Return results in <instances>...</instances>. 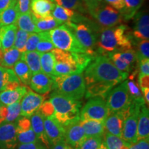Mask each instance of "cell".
I'll use <instances>...</instances> for the list:
<instances>
[{"instance_id":"db71d44e","label":"cell","mask_w":149,"mask_h":149,"mask_svg":"<svg viewBox=\"0 0 149 149\" xmlns=\"http://www.w3.org/2000/svg\"><path fill=\"white\" fill-rule=\"evenodd\" d=\"M46 147L40 142L29 143V144H20L17 149H45Z\"/></svg>"},{"instance_id":"c3c4849f","label":"cell","mask_w":149,"mask_h":149,"mask_svg":"<svg viewBox=\"0 0 149 149\" xmlns=\"http://www.w3.org/2000/svg\"><path fill=\"white\" fill-rule=\"evenodd\" d=\"M31 0H16V6L19 14L31 13Z\"/></svg>"},{"instance_id":"8992f818","label":"cell","mask_w":149,"mask_h":149,"mask_svg":"<svg viewBox=\"0 0 149 149\" xmlns=\"http://www.w3.org/2000/svg\"><path fill=\"white\" fill-rule=\"evenodd\" d=\"M86 19L84 22L79 23L68 22L65 24L72 31L78 42L85 48L86 53L96 57L98 55L97 53L98 38L93 27L86 23Z\"/></svg>"},{"instance_id":"4316f807","label":"cell","mask_w":149,"mask_h":149,"mask_svg":"<svg viewBox=\"0 0 149 149\" xmlns=\"http://www.w3.org/2000/svg\"><path fill=\"white\" fill-rule=\"evenodd\" d=\"M85 97L86 98L100 97L103 99L105 98L108 93L113 88V86L102 83H93L86 85Z\"/></svg>"},{"instance_id":"8d00e7d4","label":"cell","mask_w":149,"mask_h":149,"mask_svg":"<svg viewBox=\"0 0 149 149\" xmlns=\"http://www.w3.org/2000/svg\"><path fill=\"white\" fill-rule=\"evenodd\" d=\"M127 86L133 102L139 105L145 104L142 93L141 92L139 85L135 81V77H129V80H127Z\"/></svg>"},{"instance_id":"816d5d0a","label":"cell","mask_w":149,"mask_h":149,"mask_svg":"<svg viewBox=\"0 0 149 149\" xmlns=\"http://www.w3.org/2000/svg\"><path fill=\"white\" fill-rule=\"evenodd\" d=\"M137 62L139 65V74L149 75V59H142Z\"/></svg>"},{"instance_id":"6f0895ef","label":"cell","mask_w":149,"mask_h":149,"mask_svg":"<svg viewBox=\"0 0 149 149\" xmlns=\"http://www.w3.org/2000/svg\"><path fill=\"white\" fill-rule=\"evenodd\" d=\"M53 149H74L65 140L61 141L53 146Z\"/></svg>"},{"instance_id":"60d3db41","label":"cell","mask_w":149,"mask_h":149,"mask_svg":"<svg viewBox=\"0 0 149 149\" xmlns=\"http://www.w3.org/2000/svg\"><path fill=\"white\" fill-rule=\"evenodd\" d=\"M7 107V115L4 122H15L21 115L20 102H16Z\"/></svg>"},{"instance_id":"4fadbf2b","label":"cell","mask_w":149,"mask_h":149,"mask_svg":"<svg viewBox=\"0 0 149 149\" xmlns=\"http://www.w3.org/2000/svg\"><path fill=\"white\" fill-rule=\"evenodd\" d=\"M17 144L15 122L0 124V148L15 149Z\"/></svg>"},{"instance_id":"91938a15","label":"cell","mask_w":149,"mask_h":149,"mask_svg":"<svg viewBox=\"0 0 149 149\" xmlns=\"http://www.w3.org/2000/svg\"><path fill=\"white\" fill-rule=\"evenodd\" d=\"M3 55V51L2 48H1V44H0V63H1V59H2Z\"/></svg>"},{"instance_id":"603a6c76","label":"cell","mask_w":149,"mask_h":149,"mask_svg":"<svg viewBox=\"0 0 149 149\" xmlns=\"http://www.w3.org/2000/svg\"><path fill=\"white\" fill-rule=\"evenodd\" d=\"M21 85V82L11 68L0 66V92L15 88Z\"/></svg>"},{"instance_id":"9c48e42d","label":"cell","mask_w":149,"mask_h":149,"mask_svg":"<svg viewBox=\"0 0 149 149\" xmlns=\"http://www.w3.org/2000/svg\"><path fill=\"white\" fill-rule=\"evenodd\" d=\"M141 106L133 102L130 109L123 114L124 120L122 139L128 144H134L137 141V122Z\"/></svg>"},{"instance_id":"277c9868","label":"cell","mask_w":149,"mask_h":149,"mask_svg":"<svg viewBox=\"0 0 149 149\" xmlns=\"http://www.w3.org/2000/svg\"><path fill=\"white\" fill-rule=\"evenodd\" d=\"M53 78V90L55 92L79 101L84 97L86 86L82 73L54 76Z\"/></svg>"},{"instance_id":"f35d334b","label":"cell","mask_w":149,"mask_h":149,"mask_svg":"<svg viewBox=\"0 0 149 149\" xmlns=\"http://www.w3.org/2000/svg\"><path fill=\"white\" fill-rule=\"evenodd\" d=\"M55 4L72 10H78L81 13L87 12L82 0H52Z\"/></svg>"},{"instance_id":"1f68e13d","label":"cell","mask_w":149,"mask_h":149,"mask_svg":"<svg viewBox=\"0 0 149 149\" xmlns=\"http://www.w3.org/2000/svg\"><path fill=\"white\" fill-rule=\"evenodd\" d=\"M19 15V14L17 8L16 3L0 12V28L15 24Z\"/></svg>"},{"instance_id":"7dc6e473","label":"cell","mask_w":149,"mask_h":149,"mask_svg":"<svg viewBox=\"0 0 149 149\" xmlns=\"http://www.w3.org/2000/svg\"><path fill=\"white\" fill-rule=\"evenodd\" d=\"M54 48H55V47L51 42L46 40H41L37 44L36 49L39 53H44L51 52Z\"/></svg>"},{"instance_id":"f5cc1de1","label":"cell","mask_w":149,"mask_h":149,"mask_svg":"<svg viewBox=\"0 0 149 149\" xmlns=\"http://www.w3.org/2000/svg\"><path fill=\"white\" fill-rule=\"evenodd\" d=\"M82 1L86 8L87 12H88L89 13L104 1L103 0H82Z\"/></svg>"},{"instance_id":"7a4b0ae2","label":"cell","mask_w":149,"mask_h":149,"mask_svg":"<svg viewBox=\"0 0 149 149\" xmlns=\"http://www.w3.org/2000/svg\"><path fill=\"white\" fill-rule=\"evenodd\" d=\"M128 26L124 24L104 28L97 41V52L102 55L123 52L132 48V41Z\"/></svg>"},{"instance_id":"9f6ffc18","label":"cell","mask_w":149,"mask_h":149,"mask_svg":"<svg viewBox=\"0 0 149 149\" xmlns=\"http://www.w3.org/2000/svg\"><path fill=\"white\" fill-rule=\"evenodd\" d=\"M16 3V0H0V12Z\"/></svg>"},{"instance_id":"f907efd6","label":"cell","mask_w":149,"mask_h":149,"mask_svg":"<svg viewBox=\"0 0 149 149\" xmlns=\"http://www.w3.org/2000/svg\"><path fill=\"white\" fill-rule=\"evenodd\" d=\"M128 149H149V138L140 139L134 144H129Z\"/></svg>"},{"instance_id":"74e56055","label":"cell","mask_w":149,"mask_h":149,"mask_svg":"<svg viewBox=\"0 0 149 149\" xmlns=\"http://www.w3.org/2000/svg\"><path fill=\"white\" fill-rule=\"evenodd\" d=\"M78 68V72L82 73L95 57L83 53H71Z\"/></svg>"},{"instance_id":"11a10c76","label":"cell","mask_w":149,"mask_h":149,"mask_svg":"<svg viewBox=\"0 0 149 149\" xmlns=\"http://www.w3.org/2000/svg\"><path fill=\"white\" fill-rule=\"evenodd\" d=\"M139 86L141 89L149 88V75L139 74Z\"/></svg>"},{"instance_id":"bcb514c9","label":"cell","mask_w":149,"mask_h":149,"mask_svg":"<svg viewBox=\"0 0 149 149\" xmlns=\"http://www.w3.org/2000/svg\"><path fill=\"white\" fill-rule=\"evenodd\" d=\"M38 111L44 117H52L54 115L55 109H54V107L51 101L48 100V101H44L43 102Z\"/></svg>"},{"instance_id":"d6986e66","label":"cell","mask_w":149,"mask_h":149,"mask_svg":"<svg viewBox=\"0 0 149 149\" xmlns=\"http://www.w3.org/2000/svg\"><path fill=\"white\" fill-rule=\"evenodd\" d=\"M124 117L121 113H111L104 121L105 133L122 138Z\"/></svg>"},{"instance_id":"e575fe53","label":"cell","mask_w":149,"mask_h":149,"mask_svg":"<svg viewBox=\"0 0 149 149\" xmlns=\"http://www.w3.org/2000/svg\"><path fill=\"white\" fill-rule=\"evenodd\" d=\"M33 17L35 26H36L37 33L44 32V31H49L51 30H53L55 29V28L59 26L61 24H62L61 22H58L55 18H53V16L44 19H36L33 15Z\"/></svg>"},{"instance_id":"2e32d148","label":"cell","mask_w":149,"mask_h":149,"mask_svg":"<svg viewBox=\"0 0 149 149\" xmlns=\"http://www.w3.org/2000/svg\"><path fill=\"white\" fill-rule=\"evenodd\" d=\"M64 140L74 149H77L86 138L83 128L79 124V120L65 126Z\"/></svg>"},{"instance_id":"6125c7cd","label":"cell","mask_w":149,"mask_h":149,"mask_svg":"<svg viewBox=\"0 0 149 149\" xmlns=\"http://www.w3.org/2000/svg\"><path fill=\"white\" fill-rule=\"evenodd\" d=\"M3 105V104H2L0 102V114H1V108H2V106Z\"/></svg>"},{"instance_id":"d6a6232c","label":"cell","mask_w":149,"mask_h":149,"mask_svg":"<svg viewBox=\"0 0 149 149\" xmlns=\"http://www.w3.org/2000/svg\"><path fill=\"white\" fill-rule=\"evenodd\" d=\"M76 13L70 9L64 8L60 6L55 4L53 11L52 16L56 20L61 22V24L72 22L76 15Z\"/></svg>"},{"instance_id":"ac0fdd59","label":"cell","mask_w":149,"mask_h":149,"mask_svg":"<svg viewBox=\"0 0 149 149\" xmlns=\"http://www.w3.org/2000/svg\"><path fill=\"white\" fill-rule=\"evenodd\" d=\"M53 78L43 72L33 74L30 81L31 90L40 95H46L53 88Z\"/></svg>"},{"instance_id":"ab89813d","label":"cell","mask_w":149,"mask_h":149,"mask_svg":"<svg viewBox=\"0 0 149 149\" xmlns=\"http://www.w3.org/2000/svg\"><path fill=\"white\" fill-rule=\"evenodd\" d=\"M103 141L108 149H122L127 144L121 137L108 133H104Z\"/></svg>"},{"instance_id":"cb8c5ba5","label":"cell","mask_w":149,"mask_h":149,"mask_svg":"<svg viewBox=\"0 0 149 149\" xmlns=\"http://www.w3.org/2000/svg\"><path fill=\"white\" fill-rule=\"evenodd\" d=\"M149 138V111L146 104H142L139 108L137 122V141Z\"/></svg>"},{"instance_id":"5b68a950","label":"cell","mask_w":149,"mask_h":149,"mask_svg":"<svg viewBox=\"0 0 149 149\" xmlns=\"http://www.w3.org/2000/svg\"><path fill=\"white\" fill-rule=\"evenodd\" d=\"M49 39L55 48L69 53H86V51L78 42L74 33L66 24L48 31Z\"/></svg>"},{"instance_id":"3957f363","label":"cell","mask_w":149,"mask_h":149,"mask_svg":"<svg viewBox=\"0 0 149 149\" xmlns=\"http://www.w3.org/2000/svg\"><path fill=\"white\" fill-rule=\"evenodd\" d=\"M49 100L53 104L55 113L53 117L63 126L80 120L81 103L69 97L53 91Z\"/></svg>"},{"instance_id":"f546056e","label":"cell","mask_w":149,"mask_h":149,"mask_svg":"<svg viewBox=\"0 0 149 149\" xmlns=\"http://www.w3.org/2000/svg\"><path fill=\"white\" fill-rule=\"evenodd\" d=\"M15 24L19 29L29 33H37L36 26L35 24L31 12L29 13L19 15Z\"/></svg>"},{"instance_id":"836d02e7","label":"cell","mask_w":149,"mask_h":149,"mask_svg":"<svg viewBox=\"0 0 149 149\" xmlns=\"http://www.w3.org/2000/svg\"><path fill=\"white\" fill-rule=\"evenodd\" d=\"M22 53L15 48L12 47L10 49L3 52V55L0 66L6 67V68H10L14 66L16 62L21 59Z\"/></svg>"},{"instance_id":"d590c367","label":"cell","mask_w":149,"mask_h":149,"mask_svg":"<svg viewBox=\"0 0 149 149\" xmlns=\"http://www.w3.org/2000/svg\"><path fill=\"white\" fill-rule=\"evenodd\" d=\"M125 8L122 11V17L126 20L133 18L141 8L144 0H124Z\"/></svg>"},{"instance_id":"44dd1931","label":"cell","mask_w":149,"mask_h":149,"mask_svg":"<svg viewBox=\"0 0 149 149\" xmlns=\"http://www.w3.org/2000/svg\"><path fill=\"white\" fill-rule=\"evenodd\" d=\"M44 117L42 116V115L40 112L37 111L30 117V120H31V126H32L33 131H34L39 141L44 145L46 148H49L51 145L50 144L46 134L45 128H44Z\"/></svg>"},{"instance_id":"f1b7e54d","label":"cell","mask_w":149,"mask_h":149,"mask_svg":"<svg viewBox=\"0 0 149 149\" xmlns=\"http://www.w3.org/2000/svg\"><path fill=\"white\" fill-rule=\"evenodd\" d=\"M13 67L15 73L21 84L24 86H29L33 74L25 61L19 59Z\"/></svg>"},{"instance_id":"9a60e30c","label":"cell","mask_w":149,"mask_h":149,"mask_svg":"<svg viewBox=\"0 0 149 149\" xmlns=\"http://www.w3.org/2000/svg\"><path fill=\"white\" fill-rule=\"evenodd\" d=\"M44 128L47 138L51 145H55L64 140L65 127L52 117H44Z\"/></svg>"},{"instance_id":"ffe728a7","label":"cell","mask_w":149,"mask_h":149,"mask_svg":"<svg viewBox=\"0 0 149 149\" xmlns=\"http://www.w3.org/2000/svg\"><path fill=\"white\" fill-rule=\"evenodd\" d=\"M55 3L52 0H32L31 2V13L36 19H41L52 16Z\"/></svg>"},{"instance_id":"7402d4cb","label":"cell","mask_w":149,"mask_h":149,"mask_svg":"<svg viewBox=\"0 0 149 149\" xmlns=\"http://www.w3.org/2000/svg\"><path fill=\"white\" fill-rule=\"evenodd\" d=\"M28 91L24 85H20L15 88L8 89L0 92V102L5 106H8L20 102Z\"/></svg>"},{"instance_id":"681fc988","label":"cell","mask_w":149,"mask_h":149,"mask_svg":"<svg viewBox=\"0 0 149 149\" xmlns=\"http://www.w3.org/2000/svg\"><path fill=\"white\" fill-rule=\"evenodd\" d=\"M103 1L113 8L116 9L117 10L120 11V13H122L125 8V3L124 0H103Z\"/></svg>"},{"instance_id":"7bdbcfd3","label":"cell","mask_w":149,"mask_h":149,"mask_svg":"<svg viewBox=\"0 0 149 149\" xmlns=\"http://www.w3.org/2000/svg\"><path fill=\"white\" fill-rule=\"evenodd\" d=\"M103 142V137H86L77 149H98Z\"/></svg>"},{"instance_id":"52a82bcc","label":"cell","mask_w":149,"mask_h":149,"mask_svg":"<svg viewBox=\"0 0 149 149\" xmlns=\"http://www.w3.org/2000/svg\"><path fill=\"white\" fill-rule=\"evenodd\" d=\"M111 113H124L130 109L133 101L128 92L127 80L108 93L104 98Z\"/></svg>"},{"instance_id":"e0dca14e","label":"cell","mask_w":149,"mask_h":149,"mask_svg":"<svg viewBox=\"0 0 149 149\" xmlns=\"http://www.w3.org/2000/svg\"><path fill=\"white\" fill-rule=\"evenodd\" d=\"M133 31L132 33L133 38L137 41L148 40L149 37V16L148 13H137L134 19Z\"/></svg>"},{"instance_id":"b9f144b4","label":"cell","mask_w":149,"mask_h":149,"mask_svg":"<svg viewBox=\"0 0 149 149\" xmlns=\"http://www.w3.org/2000/svg\"><path fill=\"white\" fill-rule=\"evenodd\" d=\"M29 35V33L26 32V31H22L21 29H19L18 31H17L13 47L15 48L16 49H17L18 51H19L22 53L26 52V43Z\"/></svg>"},{"instance_id":"be15d7a7","label":"cell","mask_w":149,"mask_h":149,"mask_svg":"<svg viewBox=\"0 0 149 149\" xmlns=\"http://www.w3.org/2000/svg\"><path fill=\"white\" fill-rule=\"evenodd\" d=\"M45 149H48V148H45Z\"/></svg>"},{"instance_id":"83f0119b","label":"cell","mask_w":149,"mask_h":149,"mask_svg":"<svg viewBox=\"0 0 149 149\" xmlns=\"http://www.w3.org/2000/svg\"><path fill=\"white\" fill-rule=\"evenodd\" d=\"M40 53L38 51L24 52L22 54L21 60L25 61L33 74L42 72L40 64Z\"/></svg>"},{"instance_id":"6da1fadb","label":"cell","mask_w":149,"mask_h":149,"mask_svg":"<svg viewBox=\"0 0 149 149\" xmlns=\"http://www.w3.org/2000/svg\"><path fill=\"white\" fill-rule=\"evenodd\" d=\"M129 74L118 70L106 55H97L84 70L86 86L93 83L107 84L115 86L125 81Z\"/></svg>"},{"instance_id":"d4e9b609","label":"cell","mask_w":149,"mask_h":149,"mask_svg":"<svg viewBox=\"0 0 149 149\" xmlns=\"http://www.w3.org/2000/svg\"><path fill=\"white\" fill-rule=\"evenodd\" d=\"M79 124L87 137H103L105 133L104 122L93 120H79Z\"/></svg>"},{"instance_id":"e7e4bbea","label":"cell","mask_w":149,"mask_h":149,"mask_svg":"<svg viewBox=\"0 0 149 149\" xmlns=\"http://www.w3.org/2000/svg\"><path fill=\"white\" fill-rule=\"evenodd\" d=\"M0 149H1V148H0Z\"/></svg>"},{"instance_id":"484cf974","label":"cell","mask_w":149,"mask_h":149,"mask_svg":"<svg viewBox=\"0 0 149 149\" xmlns=\"http://www.w3.org/2000/svg\"><path fill=\"white\" fill-rule=\"evenodd\" d=\"M17 31L15 24L0 28V44L3 52L13 47Z\"/></svg>"},{"instance_id":"30bf717a","label":"cell","mask_w":149,"mask_h":149,"mask_svg":"<svg viewBox=\"0 0 149 149\" xmlns=\"http://www.w3.org/2000/svg\"><path fill=\"white\" fill-rule=\"evenodd\" d=\"M103 1L90 13L97 22L104 28H111L117 26L122 22L123 17L120 11L105 4Z\"/></svg>"},{"instance_id":"7c38bea8","label":"cell","mask_w":149,"mask_h":149,"mask_svg":"<svg viewBox=\"0 0 149 149\" xmlns=\"http://www.w3.org/2000/svg\"><path fill=\"white\" fill-rule=\"evenodd\" d=\"M44 95H40L34 91L28 89L20 101L21 105V116L30 118L34 113L38 111L41 105L45 101Z\"/></svg>"},{"instance_id":"5bb4252c","label":"cell","mask_w":149,"mask_h":149,"mask_svg":"<svg viewBox=\"0 0 149 149\" xmlns=\"http://www.w3.org/2000/svg\"><path fill=\"white\" fill-rule=\"evenodd\" d=\"M16 130L17 141L20 144L40 142L33 131L30 118L26 117H19L17 120Z\"/></svg>"},{"instance_id":"f6af8a7d","label":"cell","mask_w":149,"mask_h":149,"mask_svg":"<svg viewBox=\"0 0 149 149\" xmlns=\"http://www.w3.org/2000/svg\"><path fill=\"white\" fill-rule=\"evenodd\" d=\"M41 40L39 33H29V37H28L26 43L25 51L26 52L34 51L36 50L37 46L38 43Z\"/></svg>"},{"instance_id":"4dcf8cb0","label":"cell","mask_w":149,"mask_h":149,"mask_svg":"<svg viewBox=\"0 0 149 149\" xmlns=\"http://www.w3.org/2000/svg\"><path fill=\"white\" fill-rule=\"evenodd\" d=\"M40 64L42 72L47 75L54 77L55 59L51 52L40 54Z\"/></svg>"},{"instance_id":"94428289","label":"cell","mask_w":149,"mask_h":149,"mask_svg":"<svg viewBox=\"0 0 149 149\" xmlns=\"http://www.w3.org/2000/svg\"><path fill=\"white\" fill-rule=\"evenodd\" d=\"M98 149H108L107 146H106L105 144L104 143V141H103V142L101 144V145H100V147H99Z\"/></svg>"},{"instance_id":"ee69618b","label":"cell","mask_w":149,"mask_h":149,"mask_svg":"<svg viewBox=\"0 0 149 149\" xmlns=\"http://www.w3.org/2000/svg\"><path fill=\"white\" fill-rule=\"evenodd\" d=\"M137 61L142 59L149 58V42L148 40H143L139 41L137 44Z\"/></svg>"},{"instance_id":"8fae6325","label":"cell","mask_w":149,"mask_h":149,"mask_svg":"<svg viewBox=\"0 0 149 149\" xmlns=\"http://www.w3.org/2000/svg\"><path fill=\"white\" fill-rule=\"evenodd\" d=\"M55 59V76L68 75L72 74H80L75 61L71 53L62 51L58 48H54L51 51Z\"/></svg>"},{"instance_id":"ba28073f","label":"cell","mask_w":149,"mask_h":149,"mask_svg":"<svg viewBox=\"0 0 149 149\" xmlns=\"http://www.w3.org/2000/svg\"><path fill=\"white\" fill-rule=\"evenodd\" d=\"M110 114L104 99L100 97L89 98L80 111V120H93L104 122Z\"/></svg>"},{"instance_id":"680465c9","label":"cell","mask_w":149,"mask_h":149,"mask_svg":"<svg viewBox=\"0 0 149 149\" xmlns=\"http://www.w3.org/2000/svg\"><path fill=\"white\" fill-rule=\"evenodd\" d=\"M141 91H142V95L144 97L145 104L148 107L149 104V88H142Z\"/></svg>"}]
</instances>
